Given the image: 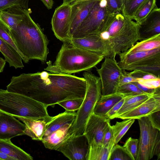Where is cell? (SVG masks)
Returning <instances> with one entry per match:
<instances>
[{
	"label": "cell",
	"instance_id": "4fadbf2b",
	"mask_svg": "<svg viewBox=\"0 0 160 160\" xmlns=\"http://www.w3.org/2000/svg\"><path fill=\"white\" fill-rule=\"evenodd\" d=\"M110 119L106 115L92 113L85 126L83 133L87 137L89 146L102 145L104 134L110 125Z\"/></svg>",
	"mask_w": 160,
	"mask_h": 160
},
{
	"label": "cell",
	"instance_id": "f35d334b",
	"mask_svg": "<svg viewBox=\"0 0 160 160\" xmlns=\"http://www.w3.org/2000/svg\"><path fill=\"white\" fill-rule=\"evenodd\" d=\"M0 38L13 48L21 55L20 52L10 35L9 30L0 22Z\"/></svg>",
	"mask_w": 160,
	"mask_h": 160
},
{
	"label": "cell",
	"instance_id": "ac0fdd59",
	"mask_svg": "<svg viewBox=\"0 0 160 160\" xmlns=\"http://www.w3.org/2000/svg\"><path fill=\"white\" fill-rule=\"evenodd\" d=\"M140 41L160 34V9L157 5L140 23Z\"/></svg>",
	"mask_w": 160,
	"mask_h": 160
},
{
	"label": "cell",
	"instance_id": "d6986e66",
	"mask_svg": "<svg viewBox=\"0 0 160 160\" xmlns=\"http://www.w3.org/2000/svg\"><path fill=\"white\" fill-rule=\"evenodd\" d=\"M122 70H139L160 76V54L128 64H118Z\"/></svg>",
	"mask_w": 160,
	"mask_h": 160
},
{
	"label": "cell",
	"instance_id": "f5cc1de1",
	"mask_svg": "<svg viewBox=\"0 0 160 160\" xmlns=\"http://www.w3.org/2000/svg\"><path fill=\"white\" fill-rule=\"evenodd\" d=\"M128 0H124V1H125L124 2H126V1H128Z\"/></svg>",
	"mask_w": 160,
	"mask_h": 160
},
{
	"label": "cell",
	"instance_id": "60d3db41",
	"mask_svg": "<svg viewBox=\"0 0 160 160\" xmlns=\"http://www.w3.org/2000/svg\"><path fill=\"white\" fill-rule=\"evenodd\" d=\"M102 144V146L106 147L113 146L115 145L113 131L111 125L105 131Z\"/></svg>",
	"mask_w": 160,
	"mask_h": 160
},
{
	"label": "cell",
	"instance_id": "5bb4252c",
	"mask_svg": "<svg viewBox=\"0 0 160 160\" xmlns=\"http://www.w3.org/2000/svg\"><path fill=\"white\" fill-rule=\"evenodd\" d=\"M69 42L78 48L97 53L104 57H112V50L109 42L102 39L100 35L71 38Z\"/></svg>",
	"mask_w": 160,
	"mask_h": 160
},
{
	"label": "cell",
	"instance_id": "484cf974",
	"mask_svg": "<svg viewBox=\"0 0 160 160\" xmlns=\"http://www.w3.org/2000/svg\"><path fill=\"white\" fill-rule=\"evenodd\" d=\"M153 93H144L125 97L124 102L122 107L111 118V119L118 118L121 115L136 108L151 97Z\"/></svg>",
	"mask_w": 160,
	"mask_h": 160
},
{
	"label": "cell",
	"instance_id": "d4e9b609",
	"mask_svg": "<svg viewBox=\"0 0 160 160\" xmlns=\"http://www.w3.org/2000/svg\"><path fill=\"white\" fill-rule=\"evenodd\" d=\"M125 97L123 94L117 92L107 95H101L96 105L94 113L99 115H106L114 104Z\"/></svg>",
	"mask_w": 160,
	"mask_h": 160
},
{
	"label": "cell",
	"instance_id": "7402d4cb",
	"mask_svg": "<svg viewBox=\"0 0 160 160\" xmlns=\"http://www.w3.org/2000/svg\"><path fill=\"white\" fill-rule=\"evenodd\" d=\"M76 116L74 112L65 111L54 117H50L46 122V129L43 137L68 124L73 123Z\"/></svg>",
	"mask_w": 160,
	"mask_h": 160
},
{
	"label": "cell",
	"instance_id": "f907efd6",
	"mask_svg": "<svg viewBox=\"0 0 160 160\" xmlns=\"http://www.w3.org/2000/svg\"><path fill=\"white\" fill-rule=\"evenodd\" d=\"M6 62L5 59L0 57V73L3 71Z\"/></svg>",
	"mask_w": 160,
	"mask_h": 160
},
{
	"label": "cell",
	"instance_id": "816d5d0a",
	"mask_svg": "<svg viewBox=\"0 0 160 160\" xmlns=\"http://www.w3.org/2000/svg\"><path fill=\"white\" fill-rule=\"evenodd\" d=\"M75 0H63L62 4H70L72 2Z\"/></svg>",
	"mask_w": 160,
	"mask_h": 160
},
{
	"label": "cell",
	"instance_id": "ee69618b",
	"mask_svg": "<svg viewBox=\"0 0 160 160\" xmlns=\"http://www.w3.org/2000/svg\"><path fill=\"white\" fill-rule=\"evenodd\" d=\"M122 72L121 76L119 86L127 83L138 81V79L132 76L129 72L122 70Z\"/></svg>",
	"mask_w": 160,
	"mask_h": 160
},
{
	"label": "cell",
	"instance_id": "681fc988",
	"mask_svg": "<svg viewBox=\"0 0 160 160\" xmlns=\"http://www.w3.org/2000/svg\"><path fill=\"white\" fill-rule=\"evenodd\" d=\"M0 160H15L13 158L1 152H0Z\"/></svg>",
	"mask_w": 160,
	"mask_h": 160
},
{
	"label": "cell",
	"instance_id": "9a60e30c",
	"mask_svg": "<svg viewBox=\"0 0 160 160\" xmlns=\"http://www.w3.org/2000/svg\"><path fill=\"white\" fill-rule=\"evenodd\" d=\"M158 111H160V87L156 88L153 95L146 101L118 118L138 119Z\"/></svg>",
	"mask_w": 160,
	"mask_h": 160
},
{
	"label": "cell",
	"instance_id": "8fae6325",
	"mask_svg": "<svg viewBox=\"0 0 160 160\" xmlns=\"http://www.w3.org/2000/svg\"><path fill=\"white\" fill-rule=\"evenodd\" d=\"M89 148L88 139L83 134L69 136L55 150L61 152L71 160H87Z\"/></svg>",
	"mask_w": 160,
	"mask_h": 160
},
{
	"label": "cell",
	"instance_id": "e0dca14e",
	"mask_svg": "<svg viewBox=\"0 0 160 160\" xmlns=\"http://www.w3.org/2000/svg\"><path fill=\"white\" fill-rule=\"evenodd\" d=\"M97 0H75L70 4L71 17L70 35L72 36L86 18Z\"/></svg>",
	"mask_w": 160,
	"mask_h": 160
},
{
	"label": "cell",
	"instance_id": "ab89813d",
	"mask_svg": "<svg viewBox=\"0 0 160 160\" xmlns=\"http://www.w3.org/2000/svg\"><path fill=\"white\" fill-rule=\"evenodd\" d=\"M106 6L107 11L109 14L118 11H121L124 3V0H106Z\"/></svg>",
	"mask_w": 160,
	"mask_h": 160
},
{
	"label": "cell",
	"instance_id": "8d00e7d4",
	"mask_svg": "<svg viewBox=\"0 0 160 160\" xmlns=\"http://www.w3.org/2000/svg\"><path fill=\"white\" fill-rule=\"evenodd\" d=\"M138 140L129 138L123 147L131 156L132 160H137L138 154Z\"/></svg>",
	"mask_w": 160,
	"mask_h": 160
},
{
	"label": "cell",
	"instance_id": "7c38bea8",
	"mask_svg": "<svg viewBox=\"0 0 160 160\" xmlns=\"http://www.w3.org/2000/svg\"><path fill=\"white\" fill-rule=\"evenodd\" d=\"M71 17L70 5L62 4L56 8L52 18V30L56 37L63 42H68Z\"/></svg>",
	"mask_w": 160,
	"mask_h": 160
},
{
	"label": "cell",
	"instance_id": "c3c4849f",
	"mask_svg": "<svg viewBox=\"0 0 160 160\" xmlns=\"http://www.w3.org/2000/svg\"><path fill=\"white\" fill-rule=\"evenodd\" d=\"M48 9L52 8L53 4V0H40Z\"/></svg>",
	"mask_w": 160,
	"mask_h": 160
},
{
	"label": "cell",
	"instance_id": "ba28073f",
	"mask_svg": "<svg viewBox=\"0 0 160 160\" xmlns=\"http://www.w3.org/2000/svg\"><path fill=\"white\" fill-rule=\"evenodd\" d=\"M115 58L105 57L101 68L96 69L101 81L102 95L116 93L119 86L120 78L123 70Z\"/></svg>",
	"mask_w": 160,
	"mask_h": 160
},
{
	"label": "cell",
	"instance_id": "4316f807",
	"mask_svg": "<svg viewBox=\"0 0 160 160\" xmlns=\"http://www.w3.org/2000/svg\"><path fill=\"white\" fill-rule=\"evenodd\" d=\"M11 139H0V152L15 160H32L33 157L20 148L13 144Z\"/></svg>",
	"mask_w": 160,
	"mask_h": 160
},
{
	"label": "cell",
	"instance_id": "1f68e13d",
	"mask_svg": "<svg viewBox=\"0 0 160 160\" xmlns=\"http://www.w3.org/2000/svg\"><path fill=\"white\" fill-rule=\"evenodd\" d=\"M156 0H144L138 7L132 18L139 23L156 6Z\"/></svg>",
	"mask_w": 160,
	"mask_h": 160
},
{
	"label": "cell",
	"instance_id": "603a6c76",
	"mask_svg": "<svg viewBox=\"0 0 160 160\" xmlns=\"http://www.w3.org/2000/svg\"><path fill=\"white\" fill-rule=\"evenodd\" d=\"M72 123L68 124L54 131L50 135L42 138L41 141L44 147L55 150L69 137L68 132Z\"/></svg>",
	"mask_w": 160,
	"mask_h": 160
},
{
	"label": "cell",
	"instance_id": "ffe728a7",
	"mask_svg": "<svg viewBox=\"0 0 160 160\" xmlns=\"http://www.w3.org/2000/svg\"><path fill=\"white\" fill-rule=\"evenodd\" d=\"M16 118L25 125V135L29 136L33 140L41 141L46 129L45 120Z\"/></svg>",
	"mask_w": 160,
	"mask_h": 160
},
{
	"label": "cell",
	"instance_id": "8992f818",
	"mask_svg": "<svg viewBox=\"0 0 160 160\" xmlns=\"http://www.w3.org/2000/svg\"><path fill=\"white\" fill-rule=\"evenodd\" d=\"M86 82V88L82 103L76 112L75 120L69 130V136L83 134L87 122L94 113L97 102L101 94V84L100 78L89 72L83 74Z\"/></svg>",
	"mask_w": 160,
	"mask_h": 160
},
{
	"label": "cell",
	"instance_id": "5b68a950",
	"mask_svg": "<svg viewBox=\"0 0 160 160\" xmlns=\"http://www.w3.org/2000/svg\"><path fill=\"white\" fill-rule=\"evenodd\" d=\"M48 107L26 96L0 89V112L16 118L46 120L50 117Z\"/></svg>",
	"mask_w": 160,
	"mask_h": 160
},
{
	"label": "cell",
	"instance_id": "6da1fadb",
	"mask_svg": "<svg viewBox=\"0 0 160 160\" xmlns=\"http://www.w3.org/2000/svg\"><path fill=\"white\" fill-rule=\"evenodd\" d=\"M48 73L43 71L12 76L6 90L32 98L48 107L73 99L51 81Z\"/></svg>",
	"mask_w": 160,
	"mask_h": 160
},
{
	"label": "cell",
	"instance_id": "cb8c5ba5",
	"mask_svg": "<svg viewBox=\"0 0 160 160\" xmlns=\"http://www.w3.org/2000/svg\"><path fill=\"white\" fill-rule=\"evenodd\" d=\"M0 52L10 67H13L17 69L24 67L22 57L19 53L0 38Z\"/></svg>",
	"mask_w": 160,
	"mask_h": 160
},
{
	"label": "cell",
	"instance_id": "44dd1931",
	"mask_svg": "<svg viewBox=\"0 0 160 160\" xmlns=\"http://www.w3.org/2000/svg\"><path fill=\"white\" fill-rule=\"evenodd\" d=\"M25 10L21 7L14 6L2 11L0 12V22L9 30L14 29L22 21Z\"/></svg>",
	"mask_w": 160,
	"mask_h": 160
},
{
	"label": "cell",
	"instance_id": "7dc6e473",
	"mask_svg": "<svg viewBox=\"0 0 160 160\" xmlns=\"http://www.w3.org/2000/svg\"><path fill=\"white\" fill-rule=\"evenodd\" d=\"M131 83L135 85L139 89L145 93H153L155 92L156 89H150L146 88L139 83L137 81Z\"/></svg>",
	"mask_w": 160,
	"mask_h": 160
},
{
	"label": "cell",
	"instance_id": "e575fe53",
	"mask_svg": "<svg viewBox=\"0 0 160 160\" xmlns=\"http://www.w3.org/2000/svg\"><path fill=\"white\" fill-rule=\"evenodd\" d=\"M29 0H0V12L14 6H20L28 10Z\"/></svg>",
	"mask_w": 160,
	"mask_h": 160
},
{
	"label": "cell",
	"instance_id": "3957f363",
	"mask_svg": "<svg viewBox=\"0 0 160 160\" xmlns=\"http://www.w3.org/2000/svg\"><path fill=\"white\" fill-rule=\"evenodd\" d=\"M139 23L121 11L110 14L105 20L100 36L108 41L112 57L126 52L140 40Z\"/></svg>",
	"mask_w": 160,
	"mask_h": 160
},
{
	"label": "cell",
	"instance_id": "30bf717a",
	"mask_svg": "<svg viewBox=\"0 0 160 160\" xmlns=\"http://www.w3.org/2000/svg\"><path fill=\"white\" fill-rule=\"evenodd\" d=\"M51 81L72 98H84L86 82L84 78L61 72L48 73Z\"/></svg>",
	"mask_w": 160,
	"mask_h": 160
},
{
	"label": "cell",
	"instance_id": "bcb514c9",
	"mask_svg": "<svg viewBox=\"0 0 160 160\" xmlns=\"http://www.w3.org/2000/svg\"><path fill=\"white\" fill-rule=\"evenodd\" d=\"M124 101V98L117 102L107 113L106 115L110 119L120 108Z\"/></svg>",
	"mask_w": 160,
	"mask_h": 160
},
{
	"label": "cell",
	"instance_id": "9c48e42d",
	"mask_svg": "<svg viewBox=\"0 0 160 160\" xmlns=\"http://www.w3.org/2000/svg\"><path fill=\"white\" fill-rule=\"evenodd\" d=\"M100 0H97L88 16L76 29L71 38L100 35L105 20L110 14L106 7L102 8L100 5Z\"/></svg>",
	"mask_w": 160,
	"mask_h": 160
},
{
	"label": "cell",
	"instance_id": "f1b7e54d",
	"mask_svg": "<svg viewBox=\"0 0 160 160\" xmlns=\"http://www.w3.org/2000/svg\"><path fill=\"white\" fill-rule=\"evenodd\" d=\"M160 48V34L137 42L126 51L125 53L136 52L146 51Z\"/></svg>",
	"mask_w": 160,
	"mask_h": 160
},
{
	"label": "cell",
	"instance_id": "2e32d148",
	"mask_svg": "<svg viewBox=\"0 0 160 160\" xmlns=\"http://www.w3.org/2000/svg\"><path fill=\"white\" fill-rule=\"evenodd\" d=\"M25 125L12 115L0 112V139L25 135Z\"/></svg>",
	"mask_w": 160,
	"mask_h": 160
},
{
	"label": "cell",
	"instance_id": "83f0119b",
	"mask_svg": "<svg viewBox=\"0 0 160 160\" xmlns=\"http://www.w3.org/2000/svg\"><path fill=\"white\" fill-rule=\"evenodd\" d=\"M159 54H160V48L148 51L136 52L129 53L123 52L119 55L120 60L118 63L128 64Z\"/></svg>",
	"mask_w": 160,
	"mask_h": 160
},
{
	"label": "cell",
	"instance_id": "7a4b0ae2",
	"mask_svg": "<svg viewBox=\"0 0 160 160\" xmlns=\"http://www.w3.org/2000/svg\"><path fill=\"white\" fill-rule=\"evenodd\" d=\"M30 12L29 10H25L22 21L16 28L9 30V33L24 63L36 59L44 64L49 53V41L43 29L32 19Z\"/></svg>",
	"mask_w": 160,
	"mask_h": 160
},
{
	"label": "cell",
	"instance_id": "f6af8a7d",
	"mask_svg": "<svg viewBox=\"0 0 160 160\" xmlns=\"http://www.w3.org/2000/svg\"><path fill=\"white\" fill-rule=\"evenodd\" d=\"M148 116L153 126L160 130V111L153 112Z\"/></svg>",
	"mask_w": 160,
	"mask_h": 160
},
{
	"label": "cell",
	"instance_id": "7bdbcfd3",
	"mask_svg": "<svg viewBox=\"0 0 160 160\" xmlns=\"http://www.w3.org/2000/svg\"><path fill=\"white\" fill-rule=\"evenodd\" d=\"M129 73L132 76L137 79L147 80L158 77L152 73L139 70H133Z\"/></svg>",
	"mask_w": 160,
	"mask_h": 160
},
{
	"label": "cell",
	"instance_id": "b9f144b4",
	"mask_svg": "<svg viewBox=\"0 0 160 160\" xmlns=\"http://www.w3.org/2000/svg\"><path fill=\"white\" fill-rule=\"evenodd\" d=\"M138 82L144 87L150 89L160 87V77L147 80L138 79Z\"/></svg>",
	"mask_w": 160,
	"mask_h": 160
},
{
	"label": "cell",
	"instance_id": "f546056e",
	"mask_svg": "<svg viewBox=\"0 0 160 160\" xmlns=\"http://www.w3.org/2000/svg\"><path fill=\"white\" fill-rule=\"evenodd\" d=\"M113 147H106L102 145L89 146L87 160H109Z\"/></svg>",
	"mask_w": 160,
	"mask_h": 160
},
{
	"label": "cell",
	"instance_id": "4dcf8cb0",
	"mask_svg": "<svg viewBox=\"0 0 160 160\" xmlns=\"http://www.w3.org/2000/svg\"><path fill=\"white\" fill-rule=\"evenodd\" d=\"M121 122H117L111 126L112 130L115 145L118 143L126 133L134 122L135 119H128Z\"/></svg>",
	"mask_w": 160,
	"mask_h": 160
},
{
	"label": "cell",
	"instance_id": "d6a6232c",
	"mask_svg": "<svg viewBox=\"0 0 160 160\" xmlns=\"http://www.w3.org/2000/svg\"><path fill=\"white\" fill-rule=\"evenodd\" d=\"M109 160H132L123 146L117 144L113 147Z\"/></svg>",
	"mask_w": 160,
	"mask_h": 160
},
{
	"label": "cell",
	"instance_id": "d590c367",
	"mask_svg": "<svg viewBox=\"0 0 160 160\" xmlns=\"http://www.w3.org/2000/svg\"><path fill=\"white\" fill-rule=\"evenodd\" d=\"M84 98H76L65 100L60 102L57 104L63 107L66 111L74 112L77 111L80 108Z\"/></svg>",
	"mask_w": 160,
	"mask_h": 160
},
{
	"label": "cell",
	"instance_id": "836d02e7",
	"mask_svg": "<svg viewBox=\"0 0 160 160\" xmlns=\"http://www.w3.org/2000/svg\"><path fill=\"white\" fill-rule=\"evenodd\" d=\"M144 0H128L125 2L121 11L125 16L131 18L139 6Z\"/></svg>",
	"mask_w": 160,
	"mask_h": 160
},
{
	"label": "cell",
	"instance_id": "52a82bcc",
	"mask_svg": "<svg viewBox=\"0 0 160 160\" xmlns=\"http://www.w3.org/2000/svg\"><path fill=\"white\" fill-rule=\"evenodd\" d=\"M140 135L137 160H149L156 156L160 158V130L155 128L148 116L138 119Z\"/></svg>",
	"mask_w": 160,
	"mask_h": 160
},
{
	"label": "cell",
	"instance_id": "277c9868",
	"mask_svg": "<svg viewBox=\"0 0 160 160\" xmlns=\"http://www.w3.org/2000/svg\"><path fill=\"white\" fill-rule=\"evenodd\" d=\"M63 43L54 64L50 61L47 62L48 66L45 70L52 73L70 74L88 71L104 58L102 55L78 48L69 42Z\"/></svg>",
	"mask_w": 160,
	"mask_h": 160
},
{
	"label": "cell",
	"instance_id": "74e56055",
	"mask_svg": "<svg viewBox=\"0 0 160 160\" xmlns=\"http://www.w3.org/2000/svg\"><path fill=\"white\" fill-rule=\"evenodd\" d=\"M117 92L123 94L125 96L145 93L132 83H127L119 86Z\"/></svg>",
	"mask_w": 160,
	"mask_h": 160
}]
</instances>
